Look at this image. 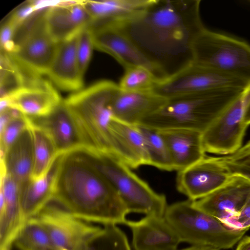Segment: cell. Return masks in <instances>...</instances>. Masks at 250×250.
<instances>
[{"mask_svg": "<svg viewBox=\"0 0 250 250\" xmlns=\"http://www.w3.org/2000/svg\"><path fill=\"white\" fill-rule=\"evenodd\" d=\"M200 0H154L143 12L113 24L167 78L193 62L192 46L205 29Z\"/></svg>", "mask_w": 250, "mask_h": 250, "instance_id": "6da1fadb", "label": "cell"}, {"mask_svg": "<svg viewBox=\"0 0 250 250\" xmlns=\"http://www.w3.org/2000/svg\"><path fill=\"white\" fill-rule=\"evenodd\" d=\"M88 222L125 224L127 209L81 149L61 154L53 200Z\"/></svg>", "mask_w": 250, "mask_h": 250, "instance_id": "7a4b0ae2", "label": "cell"}, {"mask_svg": "<svg viewBox=\"0 0 250 250\" xmlns=\"http://www.w3.org/2000/svg\"><path fill=\"white\" fill-rule=\"evenodd\" d=\"M246 88H221L168 99L138 125L157 130L186 128L203 133Z\"/></svg>", "mask_w": 250, "mask_h": 250, "instance_id": "3957f363", "label": "cell"}, {"mask_svg": "<svg viewBox=\"0 0 250 250\" xmlns=\"http://www.w3.org/2000/svg\"><path fill=\"white\" fill-rule=\"evenodd\" d=\"M119 84L101 80L64 99L80 133L84 149L109 153L108 127L113 117L111 105Z\"/></svg>", "mask_w": 250, "mask_h": 250, "instance_id": "277c9868", "label": "cell"}, {"mask_svg": "<svg viewBox=\"0 0 250 250\" xmlns=\"http://www.w3.org/2000/svg\"><path fill=\"white\" fill-rule=\"evenodd\" d=\"M81 150L117 191L128 213L164 217L167 207L166 196L153 190L130 167L111 154L85 149Z\"/></svg>", "mask_w": 250, "mask_h": 250, "instance_id": "5b68a950", "label": "cell"}, {"mask_svg": "<svg viewBox=\"0 0 250 250\" xmlns=\"http://www.w3.org/2000/svg\"><path fill=\"white\" fill-rule=\"evenodd\" d=\"M164 217L181 242L222 250L232 248L247 230L230 228L188 199L167 206Z\"/></svg>", "mask_w": 250, "mask_h": 250, "instance_id": "8992f818", "label": "cell"}, {"mask_svg": "<svg viewBox=\"0 0 250 250\" xmlns=\"http://www.w3.org/2000/svg\"><path fill=\"white\" fill-rule=\"evenodd\" d=\"M193 63L250 83V44L238 38L205 28L192 46Z\"/></svg>", "mask_w": 250, "mask_h": 250, "instance_id": "52a82bcc", "label": "cell"}, {"mask_svg": "<svg viewBox=\"0 0 250 250\" xmlns=\"http://www.w3.org/2000/svg\"><path fill=\"white\" fill-rule=\"evenodd\" d=\"M45 10L20 26L24 27V31L15 39L14 51L8 54L30 79L41 78L47 74L58 44L46 28L44 20Z\"/></svg>", "mask_w": 250, "mask_h": 250, "instance_id": "ba28073f", "label": "cell"}, {"mask_svg": "<svg viewBox=\"0 0 250 250\" xmlns=\"http://www.w3.org/2000/svg\"><path fill=\"white\" fill-rule=\"evenodd\" d=\"M250 83L212 68L192 62L175 74L158 82L153 91L168 100L218 89H245Z\"/></svg>", "mask_w": 250, "mask_h": 250, "instance_id": "9c48e42d", "label": "cell"}, {"mask_svg": "<svg viewBox=\"0 0 250 250\" xmlns=\"http://www.w3.org/2000/svg\"><path fill=\"white\" fill-rule=\"evenodd\" d=\"M250 98V85L202 133L206 152L226 156L242 146L248 127L244 121V111Z\"/></svg>", "mask_w": 250, "mask_h": 250, "instance_id": "30bf717a", "label": "cell"}, {"mask_svg": "<svg viewBox=\"0 0 250 250\" xmlns=\"http://www.w3.org/2000/svg\"><path fill=\"white\" fill-rule=\"evenodd\" d=\"M35 217L61 250H81L85 241L101 228L49 204Z\"/></svg>", "mask_w": 250, "mask_h": 250, "instance_id": "8fae6325", "label": "cell"}, {"mask_svg": "<svg viewBox=\"0 0 250 250\" xmlns=\"http://www.w3.org/2000/svg\"><path fill=\"white\" fill-rule=\"evenodd\" d=\"M232 176L221 157H206L179 171L177 189L188 199L196 201L215 191Z\"/></svg>", "mask_w": 250, "mask_h": 250, "instance_id": "7c38bea8", "label": "cell"}, {"mask_svg": "<svg viewBox=\"0 0 250 250\" xmlns=\"http://www.w3.org/2000/svg\"><path fill=\"white\" fill-rule=\"evenodd\" d=\"M94 48L112 56L125 69L142 66L150 70L159 81L167 78L116 26L112 24L89 26Z\"/></svg>", "mask_w": 250, "mask_h": 250, "instance_id": "4fadbf2b", "label": "cell"}, {"mask_svg": "<svg viewBox=\"0 0 250 250\" xmlns=\"http://www.w3.org/2000/svg\"><path fill=\"white\" fill-rule=\"evenodd\" d=\"M5 99L10 107L29 118L43 117L50 113L62 100L50 82L32 79Z\"/></svg>", "mask_w": 250, "mask_h": 250, "instance_id": "5bb4252c", "label": "cell"}, {"mask_svg": "<svg viewBox=\"0 0 250 250\" xmlns=\"http://www.w3.org/2000/svg\"><path fill=\"white\" fill-rule=\"evenodd\" d=\"M250 195V180L232 175L223 186L209 195L193 201L197 208L220 221L241 210Z\"/></svg>", "mask_w": 250, "mask_h": 250, "instance_id": "9a60e30c", "label": "cell"}, {"mask_svg": "<svg viewBox=\"0 0 250 250\" xmlns=\"http://www.w3.org/2000/svg\"><path fill=\"white\" fill-rule=\"evenodd\" d=\"M47 31L60 43L77 35L92 23L82 0H59L44 13Z\"/></svg>", "mask_w": 250, "mask_h": 250, "instance_id": "2e32d148", "label": "cell"}, {"mask_svg": "<svg viewBox=\"0 0 250 250\" xmlns=\"http://www.w3.org/2000/svg\"><path fill=\"white\" fill-rule=\"evenodd\" d=\"M108 133L110 154L132 168L149 165L144 138L137 125L125 123L113 117Z\"/></svg>", "mask_w": 250, "mask_h": 250, "instance_id": "e0dca14e", "label": "cell"}, {"mask_svg": "<svg viewBox=\"0 0 250 250\" xmlns=\"http://www.w3.org/2000/svg\"><path fill=\"white\" fill-rule=\"evenodd\" d=\"M132 233L134 250H177L181 241L164 217L146 215L139 221H126Z\"/></svg>", "mask_w": 250, "mask_h": 250, "instance_id": "ac0fdd59", "label": "cell"}, {"mask_svg": "<svg viewBox=\"0 0 250 250\" xmlns=\"http://www.w3.org/2000/svg\"><path fill=\"white\" fill-rule=\"evenodd\" d=\"M28 118L32 123L48 132L59 154L84 149L76 123L64 99L47 115Z\"/></svg>", "mask_w": 250, "mask_h": 250, "instance_id": "d6986e66", "label": "cell"}, {"mask_svg": "<svg viewBox=\"0 0 250 250\" xmlns=\"http://www.w3.org/2000/svg\"><path fill=\"white\" fill-rule=\"evenodd\" d=\"M20 188L11 177L1 170L0 190V250H11L24 223Z\"/></svg>", "mask_w": 250, "mask_h": 250, "instance_id": "ffe728a7", "label": "cell"}, {"mask_svg": "<svg viewBox=\"0 0 250 250\" xmlns=\"http://www.w3.org/2000/svg\"><path fill=\"white\" fill-rule=\"evenodd\" d=\"M158 130L167 146L174 170L185 169L206 156L202 132L186 128Z\"/></svg>", "mask_w": 250, "mask_h": 250, "instance_id": "44dd1931", "label": "cell"}, {"mask_svg": "<svg viewBox=\"0 0 250 250\" xmlns=\"http://www.w3.org/2000/svg\"><path fill=\"white\" fill-rule=\"evenodd\" d=\"M78 34L58 43L46 74L53 84L62 90L73 93L83 89V76L80 70L76 54Z\"/></svg>", "mask_w": 250, "mask_h": 250, "instance_id": "7402d4cb", "label": "cell"}, {"mask_svg": "<svg viewBox=\"0 0 250 250\" xmlns=\"http://www.w3.org/2000/svg\"><path fill=\"white\" fill-rule=\"evenodd\" d=\"M167 101L153 91L129 92L120 89L111 103V108L115 118L136 125L158 110Z\"/></svg>", "mask_w": 250, "mask_h": 250, "instance_id": "603a6c76", "label": "cell"}, {"mask_svg": "<svg viewBox=\"0 0 250 250\" xmlns=\"http://www.w3.org/2000/svg\"><path fill=\"white\" fill-rule=\"evenodd\" d=\"M61 154L54 160L42 176L31 178L20 188V201L24 222L35 217L53 200Z\"/></svg>", "mask_w": 250, "mask_h": 250, "instance_id": "cb8c5ba5", "label": "cell"}, {"mask_svg": "<svg viewBox=\"0 0 250 250\" xmlns=\"http://www.w3.org/2000/svg\"><path fill=\"white\" fill-rule=\"evenodd\" d=\"M154 0H83L91 25L121 23L143 12Z\"/></svg>", "mask_w": 250, "mask_h": 250, "instance_id": "d4e9b609", "label": "cell"}, {"mask_svg": "<svg viewBox=\"0 0 250 250\" xmlns=\"http://www.w3.org/2000/svg\"><path fill=\"white\" fill-rule=\"evenodd\" d=\"M0 161L1 170L14 179L20 188L32 178L34 155L29 125L0 157Z\"/></svg>", "mask_w": 250, "mask_h": 250, "instance_id": "484cf974", "label": "cell"}, {"mask_svg": "<svg viewBox=\"0 0 250 250\" xmlns=\"http://www.w3.org/2000/svg\"><path fill=\"white\" fill-rule=\"evenodd\" d=\"M29 120L33 145L34 166L32 178H37L47 172L54 160L61 154L48 132Z\"/></svg>", "mask_w": 250, "mask_h": 250, "instance_id": "4316f807", "label": "cell"}, {"mask_svg": "<svg viewBox=\"0 0 250 250\" xmlns=\"http://www.w3.org/2000/svg\"><path fill=\"white\" fill-rule=\"evenodd\" d=\"M14 244L20 250H61L36 217L29 218L23 223Z\"/></svg>", "mask_w": 250, "mask_h": 250, "instance_id": "83f0119b", "label": "cell"}, {"mask_svg": "<svg viewBox=\"0 0 250 250\" xmlns=\"http://www.w3.org/2000/svg\"><path fill=\"white\" fill-rule=\"evenodd\" d=\"M137 125L144 138L149 165L161 170H174L167 146L159 131Z\"/></svg>", "mask_w": 250, "mask_h": 250, "instance_id": "f1b7e54d", "label": "cell"}, {"mask_svg": "<svg viewBox=\"0 0 250 250\" xmlns=\"http://www.w3.org/2000/svg\"><path fill=\"white\" fill-rule=\"evenodd\" d=\"M90 237L81 250H131L125 233L116 225H107Z\"/></svg>", "mask_w": 250, "mask_h": 250, "instance_id": "f546056e", "label": "cell"}, {"mask_svg": "<svg viewBox=\"0 0 250 250\" xmlns=\"http://www.w3.org/2000/svg\"><path fill=\"white\" fill-rule=\"evenodd\" d=\"M29 80L9 55L1 51L0 99L7 97L22 87Z\"/></svg>", "mask_w": 250, "mask_h": 250, "instance_id": "4dcf8cb0", "label": "cell"}, {"mask_svg": "<svg viewBox=\"0 0 250 250\" xmlns=\"http://www.w3.org/2000/svg\"><path fill=\"white\" fill-rule=\"evenodd\" d=\"M125 69L119 84L121 90L129 92L152 91L159 82L148 69L142 66H134Z\"/></svg>", "mask_w": 250, "mask_h": 250, "instance_id": "1f68e13d", "label": "cell"}, {"mask_svg": "<svg viewBox=\"0 0 250 250\" xmlns=\"http://www.w3.org/2000/svg\"><path fill=\"white\" fill-rule=\"evenodd\" d=\"M221 158L231 175L250 180V140L234 153Z\"/></svg>", "mask_w": 250, "mask_h": 250, "instance_id": "d6a6232c", "label": "cell"}, {"mask_svg": "<svg viewBox=\"0 0 250 250\" xmlns=\"http://www.w3.org/2000/svg\"><path fill=\"white\" fill-rule=\"evenodd\" d=\"M29 125V118L21 113L14 118L0 132V157Z\"/></svg>", "mask_w": 250, "mask_h": 250, "instance_id": "836d02e7", "label": "cell"}, {"mask_svg": "<svg viewBox=\"0 0 250 250\" xmlns=\"http://www.w3.org/2000/svg\"><path fill=\"white\" fill-rule=\"evenodd\" d=\"M89 26L79 33L76 43L77 60L80 70L83 76L87 70L93 49L95 48Z\"/></svg>", "mask_w": 250, "mask_h": 250, "instance_id": "e575fe53", "label": "cell"}, {"mask_svg": "<svg viewBox=\"0 0 250 250\" xmlns=\"http://www.w3.org/2000/svg\"><path fill=\"white\" fill-rule=\"evenodd\" d=\"M221 222L233 229L248 230L250 228V195L238 214Z\"/></svg>", "mask_w": 250, "mask_h": 250, "instance_id": "d590c367", "label": "cell"}, {"mask_svg": "<svg viewBox=\"0 0 250 250\" xmlns=\"http://www.w3.org/2000/svg\"><path fill=\"white\" fill-rule=\"evenodd\" d=\"M42 11L44 10L38 9L35 1H30L18 8L12 14L8 21L13 23L18 29L21 26Z\"/></svg>", "mask_w": 250, "mask_h": 250, "instance_id": "8d00e7d4", "label": "cell"}, {"mask_svg": "<svg viewBox=\"0 0 250 250\" xmlns=\"http://www.w3.org/2000/svg\"><path fill=\"white\" fill-rule=\"evenodd\" d=\"M16 27L8 21L1 28L0 46L1 51L10 54L15 49V38L17 31Z\"/></svg>", "mask_w": 250, "mask_h": 250, "instance_id": "74e56055", "label": "cell"}, {"mask_svg": "<svg viewBox=\"0 0 250 250\" xmlns=\"http://www.w3.org/2000/svg\"><path fill=\"white\" fill-rule=\"evenodd\" d=\"M235 250H250V236L242 237L239 241Z\"/></svg>", "mask_w": 250, "mask_h": 250, "instance_id": "f35d334b", "label": "cell"}, {"mask_svg": "<svg viewBox=\"0 0 250 250\" xmlns=\"http://www.w3.org/2000/svg\"><path fill=\"white\" fill-rule=\"evenodd\" d=\"M244 121L248 126L250 125V98L245 107Z\"/></svg>", "mask_w": 250, "mask_h": 250, "instance_id": "ab89813d", "label": "cell"}, {"mask_svg": "<svg viewBox=\"0 0 250 250\" xmlns=\"http://www.w3.org/2000/svg\"><path fill=\"white\" fill-rule=\"evenodd\" d=\"M181 250H220L213 248L209 247H206V246H192L190 247L183 249Z\"/></svg>", "mask_w": 250, "mask_h": 250, "instance_id": "60d3db41", "label": "cell"}]
</instances>
